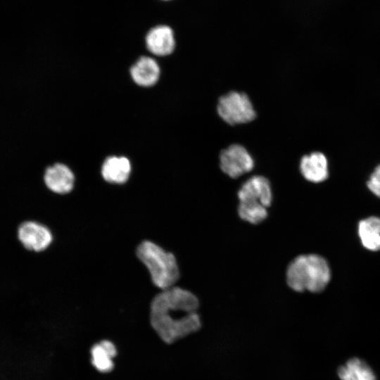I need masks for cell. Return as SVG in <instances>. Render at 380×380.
<instances>
[{
    "label": "cell",
    "instance_id": "1",
    "mask_svg": "<svg viewBox=\"0 0 380 380\" xmlns=\"http://www.w3.org/2000/svg\"><path fill=\"white\" fill-rule=\"evenodd\" d=\"M198 300L188 290L172 286L162 290L151 300L150 323L158 336L170 344L197 331Z\"/></svg>",
    "mask_w": 380,
    "mask_h": 380
},
{
    "label": "cell",
    "instance_id": "2",
    "mask_svg": "<svg viewBox=\"0 0 380 380\" xmlns=\"http://www.w3.org/2000/svg\"><path fill=\"white\" fill-rule=\"evenodd\" d=\"M331 279L327 260L315 254L301 255L294 258L286 270V281L296 291L312 293L322 291Z\"/></svg>",
    "mask_w": 380,
    "mask_h": 380
},
{
    "label": "cell",
    "instance_id": "3",
    "mask_svg": "<svg viewBox=\"0 0 380 380\" xmlns=\"http://www.w3.org/2000/svg\"><path fill=\"white\" fill-rule=\"evenodd\" d=\"M239 217L251 224L262 222L267 217V208L272 201L270 181L262 175L248 179L238 191Z\"/></svg>",
    "mask_w": 380,
    "mask_h": 380
},
{
    "label": "cell",
    "instance_id": "4",
    "mask_svg": "<svg viewBox=\"0 0 380 380\" xmlns=\"http://www.w3.org/2000/svg\"><path fill=\"white\" fill-rule=\"evenodd\" d=\"M137 256L148 270L152 282L163 290L175 285L179 277L175 255L151 241H144L137 247Z\"/></svg>",
    "mask_w": 380,
    "mask_h": 380
},
{
    "label": "cell",
    "instance_id": "5",
    "mask_svg": "<svg viewBox=\"0 0 380 380\" xmlns=\"http://www.w3.org/2000/svg\"><path fill=\"white\" fill-rule=\"evenodd\" d=\"M216 109L220 119L232 126L249 123L256 118L250 97L241 91L233 90L220 96Z\"/></svg>",
    "mask_w": 380,
    "mask_h": 380
},
{
    "label": "cell",
    "instance_id": "6",
    "mask_svg": "<svg viewBox=\"0 0 380 380\" xmlns=\"http://www.w3.org/2000/svg\"><path fill=\"white\" fill-rule=\"evenodd\" d=\"M219 165L225 175L235 179L250 172L254 167L255 162L243 146L232 144L220 151Z\"/></svg>",
    "mask_w": 380,
    "mask_h": 380
},
{
    "label": "cell",
    "instance_id": "7",
    "mask_svg": "<svg viewBox=\"0 0 380 380\" xmlns=\"http://www.w3.org/2000/svg\"><path fill=\"white\" fill-rule=\"evenodd\" d=\"M144 42L148 52L159 57L171 55L176 47L175 32L167 25L152 27L146 34Z\"/></svg>",
    "mask_w": 380,
    "mask_h": 380
},
{
    "label": "cell",
    "instance_id": "8",
    "mask_svg": "<svg viewBox=\"0 0 380 380\" xmlns=\"http://www.w3.org/2000/svg\"><path fill=\"white\" fill-rule=\"evenodd\" d=\"M18 237L25 248L36 252L47 248L53 240L52 234L46 226L33 221L24 222L19 226Z\"/></svg>",
    "mask_w": 380,
    "mask_h": 380
},
{
    "label": "cell",
    "instance_id": "9",
    "mask_svg": "<svg viewBox=\"0 0 380 380\" xmlns=\"http://www.w3.org/2000/svg\"><path fill=\"white\" fill-rule=\"evenodd\" d=\"M130 77L137 86L148 88L158 82L161 70L158 63L148 56H140L129 68Z\"/></svg>",
    "mask_w": 380,
    "mask_h": 380
},
{
    "label": "cell",
    "instance_id": "10",
    "mask_svg": "<svg viewBox=\"0 0 380 380\" xmlns=\"http://www.w3.org/2000/svg\"><path fill=\"white\" fill-rule=\"evenodd\" d=\"M299 169L304 179L312 183L323 182L329 175L328 159L319 151L304 155L300 158Z\"/></svg>",
    "mask_w": 380,
    "mask_h": 380
},
{
    "label": "cell",
    "instance_id": "11",
    "mask_svg": "<svg viewBox=\"0 0 380 380\" xmlns=\"http://www.w3.org/2000/svg\"><path fill=\"white\" fill-rule=\"evenodd\" d=\"M75 175L64 163H56L48 167L44 172V181L51 191L65 194L70 192L75 184Z\"/></svg>",
    "mask_w": 380,
    "mask_h": 380
},
{
    "label": "cell",
    "instance_id": "12",
    "mask_svg": "<svg viewBox=\"0 0 380 380\" xmlns=\"http://www.w3.org/2000/svg\"><path fill=\"white\" fill-rule=\"evenodd\" d=\"M132 164L125 156H108L103 160L101 167L103 179L112 184H124L129 178Z\"/></svg>",
    "mask_w": 380,
    "mask_h": 380
},
{
    "label": "cell",
    "instance_id": "13",
    "mask_svg": "<svg viewBox=\"0 0 380 380\" xmlns=\"http://www.w3.org/2000/svg\"><path fill=\"white\" fill-rule=\"evenodd\" d=\"M91 363L101 373L110 372L114 368L113 358L117 355L115 346L110 341L102 340L92 346Z\"/></svg>",
    "mask_w": 380,
    "mask_h": 380
},
{
    "label": "cell",
    "instance_id": "14",
    "mask_svg": "<svg viewBox=\"0 0 380 380\" xmlns=\"http://www.w3.org/2000/svg\"><path fill=\"white\" fill-rule=\"evenodd\" d=\"M357 233L362 245L367 250H380V217L372 216L360 220Z\"/></svg>",
    "mask_w": 380,
    "mask_h": 380
},
{
    "label": "cell",
    "instance_id": "15",
    "mask_svg": "<svg viewBox=\"0 0 380 380\" xmlns=\"http://www.w3.org/2000/svg\"><path fill=\"white\" fill-rule=\"evenodd\" d=\"M340 380H376L369 365L360 358L348 360L338 370Z\"/></svg>",
    "mask_w": 380,
    "mask_h": 380
},
{
    "label": "cell",
    "instance_id": "16",
    "mask_svg": "<svg viewBox=\"0 0 380 380\" xmlns=\"http://www.w3.org/2000/svg\"><path fill=\"white\" fill-rule=\"evenodd\" d=\"M367 186L373 194L380 198V164L374 168L369 175Z\"/></svg>",
    "mask_w": 380,
    "mask_h": 380
},
{
    "label": "cell",
    "instance_id": "17",
    "mask_svg": "<svg viewBox=\"0 0 380 380\" xmlns=\"http://www.w3.org/2000/svg\"><path fill=\"white\" fill-rule=\"evenodd\" d=\"M160 1H171V0H160Z\"/></svg>",
    "mask_w": 380,
    "mask_h": 380
}]
</instances>
